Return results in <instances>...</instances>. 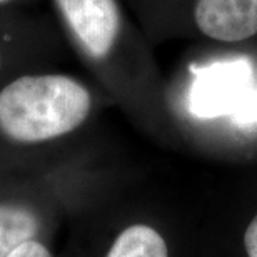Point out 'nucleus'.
<instances>
[{
  "instance_id": "nucleus-7",
  "label": "nucleus",
  "mask_w": 257,
  "mask_h": 257,
  "mask_svg": "<svg viewBox=\"0 0 257 257\" xmlns=\"http://www.w3.org/2000/svg\"><path fill=\"white\" fill-rule=\"evenodd\" d=\"M244 247L249 257H257V214L250 220L244 234Z\"/></svg>"
},
{
  "instance_id": "nucleus-8",
  "label": "nucleus",
  "mask_w": 257,
  "mask_h": 257,
  "mask_svg": "<svg viewBox=\"0 0 257 257\" xmlns=\"http://www.w3.org/2000/svg\"><path fill=\"white\" fill-rule=\"evenodd\" d=\"M4 2H7V0H0V4H4Z\"/></svg>"
},
{
  "instance_id": "nucleus-6",
  "label": "nucleus",
  "mask_w": 257,
  "mask_h": 257,
  "mask_svg": "<svg viewBox=\"0 0 257 257\" xmlns=\"http://www.w3.org/2000/svg\"><path fill=\"white\" fill-rule=\"evenodd\" d=\"M9 257H54V255L42 242H39L37 239H32L24 242L22 245H19Z\"/></svg>"
},
{
  "instance_id": "nucleus-4",
  "label": "nucleus",
  "mask_w": 257,
  "mask_h": 257,
  "mask_svg": "<svg viewBox=\"0 0 257 257\" xmlns=\"http://www.w3.org/2000/svg\"><path fill=\"white\" fill-rule=\"evenodd\" d=\"M39 234V219L24 205L0 204V257H9L19 245Z\"/></svg>"
},
{
  "instance_id": "nucleus-1",
  "label": "nucleus",
  "mask_w": 257,
  "mask_h": 257,
  "mask_svg": "<svg viewBox=\"0 0 257 257\" xmlns=\"http://www.w3.org/2000/svg\"><path fill=\"white\" fill-rule=\"evenodd\" d=\"M90 107L89 90L69 75H25L0 90V132L20 144L47 142L80 127Z\"/></svg>"
},
{
  "instance_id": "nucleus-5",
  "label": "nucleus",
  "mask_w": 257,
  "mask_h": 257,
  "mask_svg": "<svg viewBox=\"0 0 257 257\" xmlns=\"http://www.w3.org/2000/svg\"><path fill=\"white\" fill-rule=\"evenodd\" d=\"M105 257H169V250L156 229L146 224H134L117 235Z\"/></svg>"
},
{
  "instance_id": "nucleus-2",
  "label": "nucleus",
  "mask_w": 257,
  "mask_h": 257,
  "mask_svg": "<svg viewBox=\"0 0 257 257\" xmlns=\"http://www.w3.org/2000/svg\"><path fill=\"white\" fill-rule=\"evenodd\" d=\"M67 25L85 52L102 59L114 47L120 32L115 0H55Z\"/></svg>"
},
{
  "instance_id": "nucleus-3",
  "label": "nucleus",
  "mask_w": 257,
  "mask_h": 257,
  "mask_svg": "<svg viewBox=\"0 0 257 257\" xmlns=\"http://www.w3.org/2000/svg\"><path fill=\"white\" fill-rule=\"evenodd\" d=\"M197 29L219 42H242L257 34V0H197Z\"/></svg>"
}]
</instances>
